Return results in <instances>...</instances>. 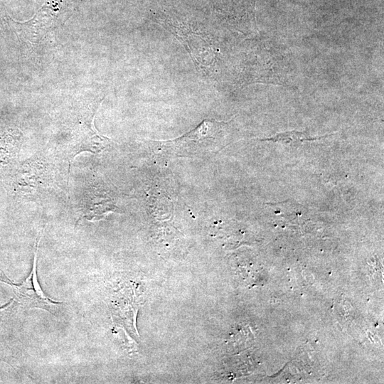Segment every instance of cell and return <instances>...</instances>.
Listing matches in <instances>:
<instances>
[{"mask_svg":"<svg viewBox=\"0 0 384 384\" xmlns=\"http://www.w3.org/2000/svg\"><path fill=\"white\" fill-rule=\"evenodd\" d=\"M255 43L247 57L243 82L292 87L294 68L286 49L267 38Z\"/></svg>","mask_w":384,"mask_h":384,"instance_id":"1","label":"cell"},{"mask_svg":"<svg viewBox=\"0 0 384 384\" xmlns=\"http://www.w3.org/2000/svg\"><path fill=\"white\" fill-rule=\"evenodd\" d=\"M38 242L34 253L33 267L29 275L22 283L14 284L11 282L4 272V279H0V280L13 288V291L21 304L29 308H38L54 314L62 303L53 301L47 297L38 281L36 264Z\"/></svg>","mask_w":384,"mask_h":384,"instance_id":"2","label":"cell"}]
</instances>
